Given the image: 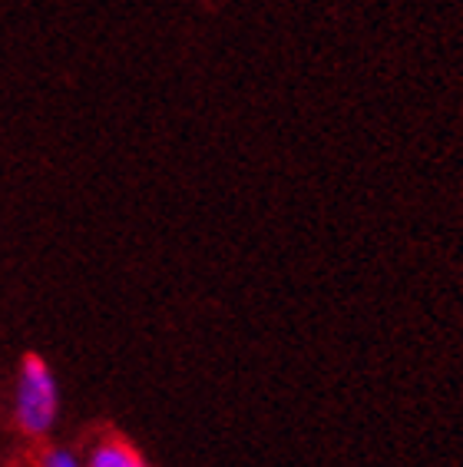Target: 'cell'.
<instances>
[{"label":"cell","mask_w":463,"mask_h":467,"mask_svg":"<svg viewBox=\"0 0 463 467\" xmlns=\"http://www.w3.org/2000/svg\"><path fill=\"white\" fill-rule=\"evenodd\" d=\"M60 418V381L40 355L20 361L14 385V421L27 438H46Z\"/></svg>","instance_id":"cell-1"},{"label":"cell","mask_w":463,"mask_h":467,"mask_svg":"<svg viewBox=\"0 0 463 467\" xmlns=\"http://www.w3.org/2000/svg\"><path fill=\"white\" fill-rule=\"evenodd\" d=\"M87 467H149L146 454L136 448L133 441L119 438V434H107L93 444V451L83 461Z\"/></svg>","instance_id":"cell-2"},{"label":"cell","mask_w":463,"mask_h":467,"mask_svg":"<svg viewBox=\"0 0 463 467\" xmlns=\"http://www.w3.org/2000/svg\"><path fill=\"white\" fill-rule=\"evenodd\" d=\"M40 467H87L83 458L70 448H46L40 454Z\"/></svg>","instance_id":"cell-3"}]
</instances>
